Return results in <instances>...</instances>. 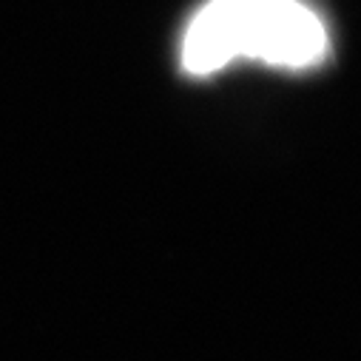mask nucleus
I'll use <instances>...</instances> for the list:
<instances>
[{"label": "nucleus", "instance_id": "obj_1", "mask_svg": "<svg viewBox=\"0 0 361 361\" xmlns=\"http://www.w3.org/2000/svg\"><path fill=\"white\" fill-rule=\"evenodd\" d=\"M324 20L302 0H208L183 37V68L214 74L233 60L310 68L327 57Z\"/></svg>", "mask_w": 361, "mask_h": 361}]
</instances>
